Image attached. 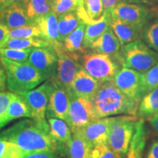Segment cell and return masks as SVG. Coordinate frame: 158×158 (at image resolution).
I'll list each match as a JSON object with an SVG mask.
<instances>
[{
  "mask_svg": "<svg viewBox=\"0 0 158 158\" xmlns=\"http://www.w3.org/2000/svg\"><path fill=\"white\" fill-rule=\"evenodd\" d=\"M0 138L14 142L27 154L40 152H55L60 145L49 133V126L35 120H21L0 133Z\"/></svg>",
  "mask_w": 158,
  "mask_h": 158,
  "instance_id": "cell-1",
  "label": "cell"
},
{
  "mask_svg": "<svg viewBox=\"0 0 158 158\" xmlns=\"http://www.w3.org/2000/svg\"><path fill=\"white\" fill-rule=\"evenodd\" d=\"M91 101L97 118L116 115L134 116L139 106V102L124 94L113 81L101 83Z\"/></svg>",
  "mask_w": 158,
  "mask_h": 158,
  "instance_id": "cell-2",
  "label": "cell"
},
{
  "mask_svg": "<svg viewBox=\"0 0 158 158\" xmlns=\"http://www.w3.org/2000/svg\"><path fill=\"white\" fill-rule=\"evenodd\" d=\"M7 73V88L10 92L19 94L38 86L44 78L28 62H19L0 56Z\"/></svg>",
  "mask_w": 158,
  "mask_h": 158,
  "instance_id": "cell-3",
  "label": "cell"
},
{
  "mask_svg": "<svg viewBox=\"0 0 158 158\" xmlns=\"http://www.w3.org/2000/svg\"><path fill=\"white\" fill-rule=\"evenodd\" d=\"M116 56L124 68L133 69L143 74L158 63V53L139 39L122 46Z\"/></svg>",
  "mask_w": 158,
  "mask_h": 158,
  "instance_id": "cell-4",
  "label": "cell"
},
{
  "mask_svg": "<svg viewBox=\"0 0 158 158\" xmlns=\"http://www.w3.org/2000/svg\"><path fill=\"white\" fill-rule=\"evenodd\" d=\"M135 118L132 115L114 116L110 127L108 145L123 158L127 155L130 142L135 133L137 122Z\"/></svg>",
  "mask_w": 158,
  "mask_h": 158,
  "instance_id": "cell-5",
  "label": "cell"
},
{
  "mask_svg": "<svg viewBox=\"0 0 158 158\" xmlns=\"http://www.w3.org/2000/svg\"><path fill=\"white\" fill-rule=\"evenodd\" d=\"M51 48L56 53L58 65L56 74L49 81L70 91L73 81L82 68L81 63H80L81 54L67 51L63 48L62 43L54 45Z\"/></svg>",
  "mask_w": 158,
  "mask_h": 158,
  "instance_id": "cell-6",
  "label": "cell"
},
{
  "mask_svg": "<svg viewBox=\"0 0 158 158\" xmlns=\"http://www.w3.org/2000/svg\"><path fill=\"white\" fill-rule=\"evenodd\" d=\"M81 61L86 72L100 83L113 81L120 70L119 64L109 54L84 52Z\"/></svg>",
  "mask_w": 158,
  "mask_h": 158,
  "instance_id": "cell-7",
  "label": "cell"
},
{
  "mask_svg": "<svg viewBox=\"0 0 158 158\" xmlns=\"http://www.w3.org/2000/svg\"><path fill=\"white\" fill-rule=\"evenodd\" d=\"M50 89L51 83L47 80L37 88L18 94L29 108L31 118L44 126H48L45 116Z\"/></svg>",
  "mask_w": 158,
  "mask_h": 158,
  "instance_id": "cell-8",
  "label": "cell"
},
{
  "mask_svg": "<svg viewBox=\"0 0 158 158\" xmlns=\"http://www.w3.org/2000/svg\"><path fill=\"white\" fill-rule=\"evenodd\" d=\"M110 11L111 16L124 21L141 33L152 18V11L141 4L122 2Z\"/></svg>",
  "mask_w": 158,
  "mask_h": 158,
  "instance_id": "cell-9",
  "label": "cell"
},
{
  "mask_svg": "<svg viewBox=\"0 0 158 158\" xmlns=\"http://www.w3.org/2000/svg\"><path fill=\"white\" fill-rule=\"evenodd\" d=\"M114 84L130 98L140 103L146 94L143 74L123 67L113 79Z\"/></svg>",
  "mask_w": 158,
  "mask_h": 158,
  "instance_id": "cell-10",
  "label": "cell"
},
{
  "mask_svg": "<svg viewBox=\"0 0 158 158\" xmlns=\"http://www.w3.org/2000/svg\"><path fill=\"white\" fill-rule=\"evenodd\" d=\"M96 118L93 104L90 100L71 94L67 124L73 133L81 130Z\"/></svg>",
  "mask_w": 158,
  "mask_h": 158,
  "instance_id": "cell-11",
  "label": "cell"
},
{
  "mask_svg": "<svg viewBox=\"0 0 158 158\" xmlns=\"http://www.w3.org/2000/svg\"><path fill=\"white\" fill-rule=\"evenodd\" d=\"M49 81L51 89L46 110L47 118H56L67 122L70 104V92L51 81Z\"/></svg>",
  "mask_w": 158,
  "mask_h": 158,
  "instance_id": "cell-12",
  "label": "cell"
},
{
  "mask_svg": "<svg viewBox=\"0 0 158 158\" xmlns=\"http://www.w3.org/2000/svg\"><path fill=\"white\" fill-rule=\"evenodd\" d=\"M38 71L45 81L52 78L56 74L58 59L51 48H35L27 61Z\"/></svg>",
  "mask_w": 158,
  "mask_h": 158,
  "instance_id": "cell-13",
  "label": "cell"
},
{
  "mask_svg": "<svg viewBox=\"0 0 158 158\" xmlns=\"http://www.w3.org/2000/svg\"><path fill=\"white\" fill-rule=\"evenodd\" d=\"M114 119V116L96 118L80 131L92 147L99 144L107 143L108 134Z\"/></svg>",
  "mask_w": 158,
  "mask_h": 158,
  "instance_id": "cell-14",
  "label": "cell"
},
{
  "mask_svg": "<svg viewBox=\"0 0 158 158\" xmlns=\"http://www.w3.org/2000/svg\"><path fill=\"white\" fill-rule=\"evenodd\" d=\"M100 84L82 67L73 81L70 92L75 96L91 100L98 92Z\"/></svg>",
  "mask_w": 158,
  "mask_h": 158,
  "instance_id": "cell-15",
  "label": "cell"
},
{
  "mask_svg": "<svg viewBox=\"0 0 158 158\" xmlns=\"http://www.w3.org/2000/svg\"><path fill=\"white\" fill-rule=\"evenodd\" d=\"M0 24L10 31L26 26L36 25V23L28 16L26 9L15 5L0 12Z\"/></svg>",
  "mask_w": 158,
  "mask_h": 158,
  "instance_id": "cell-16",
  "label": "cell"
},
{
  "mask_svg": "<svg viewBox=\"0 0 158 158\" xmlns=\"http://www.w3.org/2000/svg\"><path fill=\"white\" fill-rule=\"evenodd\" d=\"M111 14L110 10H105L103 15L98 20H91L86 23L83 47L85 50L88 48L92 42L98 38L110 28Z\"/></svg>",
  "mask_w": 158,
  "mask_h": 158,
  "instance_id": "cell-17",
  "label": "cell"
},
{
  "mask_svg": "<svg viewBox=\"0 0 158 158\" xmlns=\"http://www.w3.org/2000/svg\"><path fill=\"white\" fill-rule=\"evenodd\" d=\"M36 25L41 31L42 38L50 43L51 48L62 43L59 32L58 16L54 11L37 19Z\"/></svg>",
  "mask_w": 158,
  "mask_h": 158,
  "instance_id": "cell-18",
  "label": "cell"
},
{
  "mask_svg": "<svg viewBox=\"0 0 158 158\" xmlns=\"http://www.w3.org/2000/svg\"><path fill=\"white\" fill-rule=\"evenodd\" d=\"M120 47L121 44L117 37L111 28H109L101 36L91 43L87 49L100 54L113 55L116 54L120 51Z\"/></svg>",
  "mask_w": 158,
  "mask_h": 158,
  "instance_id": "cell-19",
  "label": "cell"
},
{
  "mask_svg": "<svg viewBox=\"0 0 158 158\" xmlns=\"http://www.w3.org/2000/svg\"><path fill=\"white\" fill-rule=\"evenodd\" d=\"M64 147L68 158H90L92 149L80 130L73 133L72 138Z\"/></svg>",
  "mask_w": 158,
  "mask_h": 158,
  "instance_id": "cell-20",
  "label": "cell"
},
{
  "mask_svg": "<svg viewBox=\"0 0 158 158\" xmlns=\"http://www.w3.org/2000/svg\"><path fill=\"white\" fill-rule=\"evenodd\" d=\"M147 141V127L143 119L136 122L135 133L130 142L127 158H143Z\"/></svg>",
  "mask_w": 158,
  "mask_h": 158,
  "instance_id": "cell-21",
  "label": "cell"
},
{
  "mask_svg": "<svg viewBox=\"0 0 158 158\" xmlns=\"http://www.w3.org/2000/svg\"><path fill=\"white\" fill-rule=\"evenodd\" d=\"M110 28L117 37L121 46L138 40L141 34L130 25L113 16H111Z\"/></svg>",
  "mask_w": 158,
  "mask_h": 158,
  "instance_id": "cell-22",
  "label": "cell"
},
{
  "mask_svg": "<svg viewBox=\"0 0 158 158\" xmlns=\"http://www.w3.org/2000/svg\"><path fill=\"white\" fill-rule=\"evenodd\" d=\"M49 133L59 145H65L72 138L73 133L66 122L56 118H48Z\"/></svg>",
  "mask_w": 158,
  "mask_h": 158,
  "instance_id": "cell-23",
  "label": "cell"
},
{
  "mask_svg": "<svg viewBox=\"0 0 158 158\" xmlns=\"http://www.w3.org/2000/svg\"><path fill=\"white\" fill-rule=\"evenodd\" d=\"M86 23L81 21L78 27L69 34L62 42V46L64 50L71 53L84 54L86 50L83 47Z\"/></svg>",
  "mask_w": 158,
  "mask_h": 158,
  "instance_id": "cell-24",
  "label": "cell"
},
{
  "mask_svg": "<svg viewBox=\"0 0 158 158\" xmlns=\"http://www.w3.org/2000/svg\"><path fill=\"white\" fill-rule=\"evenodd\" d=\"M82 20L77 11H71L58 15V27L61 42L66 38L69 34L75 30Z\"/></svg>",
  "mask_w": 158,
  "mask_h": 158,
  "instance_id": "cell-25",
  "label": "cell"
},
{
  "mask_svg": "<svg viewBox=\"0 0 158 158\" xmlns=\"http://www.w3.org/2000/svg\"><path fill=\"white\" fill-rule=\"evenodd\" d=\"M137 114L140 117L149 118L158 114V87L147 92L142 98Z\"/></svg>",
  "mask_w": 158,
  "mask_h": 158,
  "instance_id": "cell-26",
  "label": "cell"
},
{
  "mask_svg": "<svg viewBox=\"0 0 158 158\" xmlns=\"http://www.w3.org/2000/svg\"><path fill=\"white\" fill-rule=\"evenodd\" d=\"M19 118H30L31 116L29 108L22 98L14 93L10 102L6 115V123Z\"/></svg>",
  "mask_w": 158,
  "mask_h": 158,
  "instance_id": "cell-27",
  "label": "cell"
},
{
  "mask_svg": "<svg viewBox=\"0 0 158 158\" xmlns=\"http://www.w3.org/2000/svg\"><path fill=\"white\" fill-rule=\"evenodd\" d=\"M54 9V0H28L27 15L36 23V21L43 15L48 14Z\"/></svg>",
  "mask_w": 158,
  "mask_h": 158,
  "instance_id": "cell-28",
  "label": "cell"
},
{
  "mask_svg": "<svg viewBox=\"0 0 158 158\" xmlns=\"http://www.w3.org/2000/svg\"><path fill=\"white\" fill-rule=\"evenodd\" d=\"M3 48L29 49L35 48H51V45L48 41L41 37L9 38Z\"/></svg>",
  "mask_w": 158,
  "mask_h": 158,
  "instance_id": "cell-29",
  "label": "cell"
},
{
  "mask_svg": "<svg viewBox=\"0 0 158 158\" xmlns=\"http://www.w3.org/2000/svg\"><path fill=\"white\" fill-rule=\"evenodd\" d=\"M141 36L148 46L158 53V16L147 23Z\"/></svg>",
  "mask_w": 158,
  "mask_h": 158,
  "instance_id": "cell-30",
  "label": "cell"
},
{
  "mask_svg": "<svg viewBox=\"0 0 158 158\" xmlns=\"http://www.w3.org/2000/svg\"><path fill=\"white\" fill-rule=\"evenodd\" d=\"M26 155L14 142L0 138V158H23Z\"/></svg>",
  "mask_w": 158,
  "mask_h": 158,
  "instance_id": "cell-31",
  "label": "cell"
},
{
  "mask_svg": "<svg viewBox=\"0 0 158 158\" xmlns=\"http://www.w3.org/2000/svg\"><path fill=\"white\" fill-rule=\"evenodd\" d=\"M83 7V0H54L53 11L57 16L62 13L77 11Z\"/></svg>",
  "mask_w": 158,
  "mask_h": 158,
  "instance_id": "cell-32",
  "label": "cell"
},
{
  "mask_svg": "<svg viewBox=\"0 0 158 158\" xmlns=\"http://www.w3.org/2000/svg\"><path fill=\"white\" fill-rule=\"evenodd\" d=\"M32 49L33 48L18 49L2 48H0V56L15 61V62H26Z\"/></svg>",
  "mask_w": 158,
  "mask_h": 158,
  "instance_id": "cell-33",
  "label": "cell"
},
{
  "mask_svg": "<svg viewBox=\"0 0 158 158\" xmlns=\"http://www.w3.org/2000/svg\"><path fill=\"white\" fill-rule=\"evenodd\" d=\"M83 7L89 21L99 19L105 11L101 0H83Z\"/></svg>",
  "mask_w": 158,
  "mask_h": 158,
  "instance_id": "cell-34",
  "label": "cell"
},
{
  "mask_svg": "<svg viewBox=\"0 0 158 158\" xmlns=\"http://www.w3.org/2000/svg\"><path fill=\"white\" fill-rule=\"evenodd\" d=\"M41 37V31L37 25L26 26L9 31V38H31Z\"/></svg>",
  "mask_w": 158,
  "mask_h": 158,
  "instance_id": "cell-35",
  "label": "cell"
},
{
  "mask_svg": "<svg viewBox=\"0 0 158 158\" xmlns=\"http://www.w3.org/2000/svg\"><path fill=\"white\" fill-rule=\"evenodd\" d=\"M90 158H123L116 153L108 143L94 146L90 154Z\"/></svg>",
  "mask_w": 158,
  "mask_h": 158,
  "instance_id": "cell-36",
  "label": "cell"
},
{
  "mask_svg": "<svg viewBox=\"0 0 158 158\" xmlns=\"http://www.w3.org/2000/svg\"><path fill=\"white\" fill-rule=\"evenodd\" d=\"M14 93L6 91H0V129L6 125V115L7 108Z\"/></svg>",
  "mask_w": 158,
  "mask_h": 158,
  "instance_id": "cell-37",
  "label": "cell"
},
{
  "mask_svg": "<svg viewBox=\"0 0 158 158\" xmlns=\"http://www.w3.org/2000/svg\"><path fill=\"white\" fill-rule=\"evenodd\" d=\"M146 94L158 87V63L143 74Z\"/></svg>",
  "mask_w": 158,
  "mask_h": 158,
  "instance_id": "cell-38",
  "label": "cell"
},
{
  "mask_svg": "<svg viewBox=\"0 0 158 158\" xmlns=\"http://www.w3.org/2000/svg\"><path fill=\"white\" fill-rule=\"evenodd\" d=\"M28 0H0V12L11 6H20L23 8H27Z\"/></svg>",
  "mask_w": 158,
  "mask_h": 158,
  "instance_id": "cell-39",
  "label": "cell"
},
{
  "mask_svg": "<svg viewBox=\"0 0 158 158\" xmlns=\"http://www.w3.org/2000/svg\"><path fill=\"white\" fill-rule=\"evenodd\" d=\"M23 158H58L54 155V152H40L26 155Z\"/></svg>",
  "mask_w": 158,
  "mask_h": 158,
  "instance_id": "cell-40",
  "label": "cell"
},
{
  "mask_svg": "<svg viewBox=\"0 0 158 158\" xmlns=\"http://www.w3.org/2000/svg\"><path fill=\"white\" fill-rule=\"evenodd\" d=\"M7 89V73L2 62L0 60V91H5Z\"/></svg>",
  "mask_w": 158,
  "mask_h": 158,
  "instance_id": "cell-41",
  "label": "cell"
},
{
  "mask_svg": "<svg viewBox=\"0 0 158 158\" xmlns=\"http://www.w3.org/2000/svg\"><path fill=\"white\" fill-rule=\"evenodd\" d=\"M146 158H158V140L154 141L150 145Z\"/></svg>",
  "mask_w": 158,
  "mask_h": 158,
  "instance_id": "cell-42",
  "label": "cell"
},
{
  "mask_svg": "<svg viewBox=\"0 0 158 158\" xmlns=\"http://www.w3.org/2000/svg\"><path fill=\"white\" fill-rule=\"evenodd\" d=\"M8 40L9 30L4 26L0 24V48H3V46Z\"/></svg>",
  "mask_w": 158,
  "mask_h": 158,
  "instance_id": "cell-43",
  "label": "cell"
},
{
  "mask_svg": "<svg viewBox=\"0 0 158 158\" xmlns=\"http://www.w3.org/2000/svg\"><path fill=\"white\" fill-rule=\"evenodd\" d=\"M101 1L105 10H110L118 3L122 2L124 0H101Z\"/></svg>",
  "mask_w": 158,
  "mask_h": 158,
  "instance_id": "cell-44",
  "label": "cell"
},
{
  "mask_svg": "<svg viewBox=\"0 0 158 158\" xmlns=\"http://www.w3.org/2000/svg\"><path fill=\"white\" fill-rule=\"evenodd\" d=\"M149 121L152 127L155 130L156 133L158 134V114L150 117Z\"/></svg>",
  "mask_w": 158,
  "mask_h": 158,
  "instance_id": "cell-45",
  "label": "cell"
},
{
  "mask_svg": "<svg viewBox=\"0 0 158 158\" xmlns=\"http://www.w3.org/2000/svg\"><path fill=\"white\" fill-rule=\"evenodd\" d=\"M129 3L134 4H145V5H152V0H126Z\"/></svg>",
  "mask_w": 158,
  "mask_h": 158,
  "instance_id": "cell-46",
  "label": "cell"
},
{
  "mask_svg": "<svg viewBox=\"0 0 158 158\" xmlns=\"http://www.w3.org/2000/svg\"><path fill=\"white\" fill-rule=\"evenodd\" d=\"M155 1H156V2H158V0H155Z\"/></svg>",
  "mask_w": 158,
  "mask_h": 158,
  "instance_id": "cell-47",
  "label": "cell"
}]
</instances>
